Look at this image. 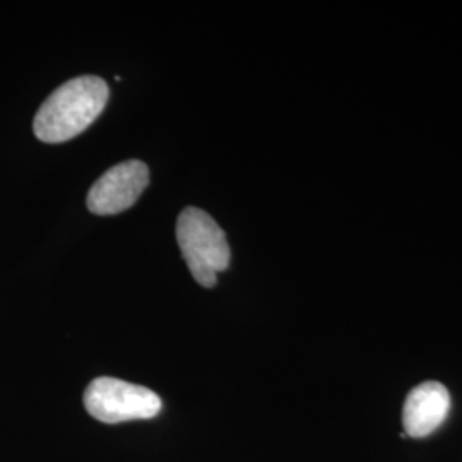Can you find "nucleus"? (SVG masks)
<instances>
[{
    "instance_id": "f257e3e1",
    "label": "nucleus",
    "mask_w": 462,
    "mask_h": 462,
    "mask_svg": "<svg viewBox=\"0 0 462 462\" xmlns=\"http://www.w3.org/2000/svg\"><path fill=\"white\" fill-rule=\"evenodd\" d=\"M108 97V86L97 76L67 81L40 106L33 122L36 137L49 144H59L79 135L105 110Z\"/></svg>"
},
{
    "instance_id": "f03ea898",
    "label": "nucleus",
    "mask_w": 462,
    "mask_h": 462,
    "mask_svg": "<svg viewBox=\"0 0 462 462\" xmlns=\"http://www.w3.org/2000/svg\"><path fill=\"white\" fill-rule=\"evenodd\" d=\"M177 242L194 280L204 288H213L217 274L230 265V245L225 231L206 211L187 208L177 221Z\"/></svg>"
},
{
    "instance_id": "7ed1b4c3",
    "label": "nucleus",
    "mask_w": 462,
    "mask_h": 462,
    "mask_svg": "<svg viewBox=\"0 0 462 462\" xmlns=\"http://www.w3.org/2000/svg\"><path fill=\"white\" fill-rule=\"evenodd\" d=\"M84 408L101 423L116 425L154 418L162 411V399L148 387L114 377H98L84 393Z\"/></svg>"
},
{
    "instance_id": "20e7f679",
    "label": "nucleus",
    "mask_w": 462,
    "mask_h": 462,
    "mask_svg": "<svg viewBox=\"0 0 462 462\" xmlns=\"http://www.w3.org/2000/svg\"><path fill=\"white\" fill-rule=\"evenodd\" d=\"M149 183L148 166L131 160L110 168L88 192V209L99 216L124 213L137 202Z\"/></svg>"
},
{
    "instance_id": "39448f33",
    "label": "nucleus",
    "mask_w": 462,
    "mask_h": 462,
    "mask_svg": "<svg viewBox=\"0 0 462 462\" xmlns=\"http://www.w3.org/2000/svg\"><path fill=\"white\" fill-rule=\"evenodd\" d=\"M450 411V394L446 385L429 380L414 387L404 401L402 425L408 437H429L439 429Z\"/></svg>"
}]
</instances>
